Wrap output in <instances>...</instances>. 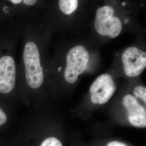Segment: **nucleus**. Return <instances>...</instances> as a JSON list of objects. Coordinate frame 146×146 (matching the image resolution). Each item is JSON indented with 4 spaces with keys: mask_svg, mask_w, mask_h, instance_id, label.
<instances>
[{
    "mask_svg": "<svg viewBox=\"0 0 146 146\" xmlns=\"http://www.w3.org/2000/svg\"><path fill=\"white\" fill-rule=\"evenodd\" d=\"M94 27L100 35L114 38L120 35L123 25L115 7L106 3L100 6L96 11Z\"/></svg>",
    "mask_w": 146,
    "mask_h": 146,
    "instance_id": "nucleus-1",
    "label": "nucleus"
},
{
    "mask_svg": "<svg viewBox=\"0 0 146 146\" xmlns=\"http://www.w3.org/2000/svg\"><path fill=\"white\" fill-rule=\"evenodd\" d=\"M23 60L27 84L31 88H38L43 84L44 75L39 48L35 42L29 41L26 43L23 48Z\"/></svg>",
    "mask_w": 146,
    "mask_h": 146,
    "instance_id": "nucleus-2",
    "label": "nucleus"
},
{
    "mask_svg": "<svg viewBox=\"0 0 146 146\" xmlns=\"http://www.w3.org/2000/svg\"><path fill=\"white\" fill-rule=\"evenodd\" d=\"M89 60V54L83 46L73 47L68 52L66 58V66L64 76L66 81L74 84L78 79V76L84 73Z\"/></svg>",
    "mask_w": 146,
    "mask_h": 146,
    "instance_id": "nucleus-3",
    "label": "nucleus"
},
{
    "mask_svg": "<svg viewBox=\"0 0 146 146\" xmlns=\"http://www.w3.org/2000/svg\"><path fill=\"white\" fill-rule=\"evenodd\" d=\"M125 74L128 77L140 75L146 67V53L136 47L127 48L121 56Z\"/></svg>",
    "mask_w": 146,
    "mask_h": 146,
    "instance_id": "nucleus-4",
    "label": "nucleus"
},
{
    "mask_svg": "<svg viewBox=\"0 0 146 146\" xmlns=\"http://www.w3.org/2000/svg\"><path fill=\"white\" fill-rule=\"evenodd\" d=\"M115 89L114 82L110 74L101 75L90 87L92 102L94 104H105L114 95Z\"/></svg>",
    "mask_w": 146,
    "mask_h": 146,
    "instance_id": "nucleus-5",
    "label": "nucleus"
},
{
    "mask_svg": "<svg viewBox=\"0 0 146 146\" xmlns=\"http://www.w3.org/2000/svg\"><path fill=\"white\" fill-rule=\"evenodd\" d=\"M16 63L14 58L10 55L0 57V93L8 94L15 86Z\"/></svg>",
    "mask_w": 146,
    "mask_h": 146,
    "instance_id": "nucleus-6",
    "label": "nucleus"
},
{
    "mask_svg": "<svg viewBox=\"0 0 146 146\" xmlns=\"http://www.w3.org/2000/svg\"><path fill=\"white\" fill-rule=\"evenodd\" d=\"M40 0H0V20L13 19L35 7Z\"/></svg>",
    "mask_w": 146,
    "mask_h": 146,
    "instance_id": "nucleus-7",
    "label": "nucleus"
},
{
    "mask_svg": "<svg viewBox=\"0 0 146 146\" xmlns=\"http://www.w3.org/2000/svg\"><path fill=\"white\" fill-rule=\"evenodd\" d=\"M123 104L127 110L128 119L131 125L138 128H145L146 109L135 98L130 94L126 95L123 99Z\"/></svg>",
    "mask_w": 146,
    "mask_h": 146,
    "instance_id": "nucleus-8",
    "label": "nucleus"
},
{
    "mask_svg": "<svg viewBox=\"0 0 146 146\" xmlns=\"http://www.w3.org/2000/svg\"><path fill=\"white\" fill-rule=\"evenodd\" d=\"M81 0H58V9L66 16L74 14L78 9Z\"/></svg>",
    "mask_w": 146,
    "mask_h": 146,
    "instance_id": "nucleus-9",
    "label": "nucleus"
},
{
    "mask_svg": "<svg viewBox=\"0 0 146 146\" xmlns=\"http://www.w3.org/2000/svg\"><path fill=\"white\" fill-rule=\"evenodd\" d=\"M134 94L136 98L142 100L145 104L146 103V88L143 86H139L136 87L134 89Z\"/></svg>",
    "mask_w": 146,
    "mask_h": 146,
    "instance_id": "nucleus-10",
    "label": "nucleus"
},
{
    "mask_svg": "<svg viewBox=\"0 0 146 146\" xmlns=\"http://www.w3.org/2000/svg\"><path fill=\"white\" fill-rule=\"evenodd\" d=\"M40 146H63L58 139L54 137H48L42 142Z\"/></svg>",
    "mask_w": 146,
    "mask_h": 146,
    "instance_id": "nucleus-11",
    "label": "nucleus"
},
{
    "mask_svg": "<svg viewBox=\"0 0 146 146\" xmlns=\"http://www.w3.org/2000/svg\"><path fill=\"white\" fill-rule=\"evenodd\" d=\"M7 120V116L5 112L0 107V126L3 125Z\"/></svg>",
    "mask_w": 146,
    "mask_h": 146,
    "instance_id": "nucleus-12",
    "label": "nucleus"
},
{
    "mask_svg": "<svg viewBox=\"0 0 146 146\" xmlns=\"http://www.w3.org/2000/svg\"><path fill=\"white\" fill-rule=\"evenodd\" d=\"M106 146H128L125 143L120 141H113L109 142Z\"/></svg>",
    "mask_w": 146,
    "mask_h": 146,
    "instance_id": "nucleus-13",
    "label": "nucleus"
}]
</instances>
